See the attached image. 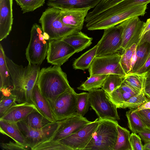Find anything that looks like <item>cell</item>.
Masks as SVG:
<instances>
[{
  "label": "cell",
  "mask_w": 150,
  "mask_h": 150,
  "mask_svg": "<svg viewBox=\"0 0 150 150\" xmlns=\"http://www.w3.org/2000/svg\"><path fill=\"white\" fill-rule=\"evenodd\" d=\"M99 122L97 118L84 127L58 141L62 144L64 150H84L92 137Z\"/></svg>",
  "instance_id": "obj_10"
},
{
  "label": "cell",
  "mask_w": 150,
  "mask_h": 150,
  "mask_svg": "<svg viewBox=\"0 0 150 150\" xmlns=\"http://www.w3.org/2000/svg\"><path fill=\"white\" fill-rule=\"evenodd\" d=\"M110 96L117 108H119L124 102L122 92L119 88L115 90Z\"/></svg>",
  "instance_id": "obj_41"
},
{
  "label": "cell",
  "mask_w": 150,
  "mask_h": 150,
  "mask_svg": "<svg viewBox=\"0 0 150 150\" xmlns=\"http://www.w3.org/2000/svg\"><path fill=\"white\" fill-rule=\"evenodd\" d=\"M117 129L118 135L113 150H132L129 140L130 132L118 124Z\"/></svg>",
  "instance_id": "obj_29"
},
{
  "label": "cell",
  "mask_w": 150,
  "mask_h": 150,
  "mask_svg": "<svg viewBox=\"0 0 150 150\" xmlns=\"http://www.w3.org/2000/svg\"><path fill=\"white\" fill-rule=\"evenodd\" d=\"M146 128L150 130V109L136 111Z\"/></svg>",
  "instance_id": "obj_43"
},
{
  "label": "cell",
  "mask_w": 150,
  "mask_h": 150,
  "mask_svg": "<svg viewBox=\"0 0 150 150\" xmlns=\"http://www.w3.org/2000/svg\"><path fill=\"white\" fill-rule=\"evenodd\" d=\"M146 96L150 99V91L144 92Z\"/></svg>",
  "instance_id": "obj_53"
},
{
  "label": "cell",
  "mask_w": 150,
  "mask_h": 150,
  "mask_svg": "<svg viewBox=\"0 0 150 150\" xmlns=\"http://www.w3.org/2000/svg\"><path fill=\"white\" fill-rule=\"evenodd\" d=\"M60 67L43 68L40 71L37 82L41 93L47 100L52 109L59 96L72 88Z\"/></svg>",
  "instance_id": "obj_2"
},
{
  "label": "cell",
  "mask_w": 150,
  "mask_h": 150,
  "mask_svg": "<svg viewBox=\"0 0 150 150\" xmlns=\"http://www.w3.org/2000/svg\"><path fill=\"white\" fill-rule=\"evenodd\" d=\"M149 30H150V18L147 19L146 22L145 23L141 37L146 32Z\"/></svg>",
  "instance_id": "obj_50"
},
{
  "label": "cell",
  "mask_w": 150,
  "mask_h": 150,
  "mask_svg": "<svg viewBox=\"0 0 150 150\" xmlns=\"http://www.w3.org/2000/svg\"><path fill=\"white\" fill-rule=\"evenodd\" d=\"M0 131L2 134L11 137L15 142L28 147L17 123L0 119Z\"/></svg>",
  "instance_id": "obj_21"
},
{
  "label": "cell",
  "mask_w": 150,
  "mask_h": 150,
  "mask_svg": "<svg viewBox=\"0 0 150 150\" xmlns=\"http://www.w3.org/2000/svg\"><path fill=\"white\" fill-rule=\"evenodd\" d=\"M137 45L136 44H134L129 47L122 51L120 63L126 74L131 72L134 64Z\"/></svg>",
  "instance_id": "obj_27"
},
{
  "label": "cell",
  "mask_w": 150,
  "mask_h": 150,
  "mask_svg": "<svg viewBox=\"0 0 150 150\" xmlns=\"http://www.w3.org/2000/svg\"><path fill=\"white\" fill-rule=\"evenodd\" d=\"M77 109L76 113L83 117L88 112L90 104L88 93L82 92L76 94Z\"/></svg>",
  "instance_id": "obj_35"
},
{
  "label": "cell",
  "mask_w": 150,
  "mask_h": 150,
  "mask_svg": "<svg viewBox=\"0 0 150 150\" xmlns=\"http://www.w3.org/2000/svg\"><path fill=\"white\" fill-rule=\"evenodd\" d=\"M128 127L132 132L137 134L139 132L148 129L136 112L130 109L126 112Z\"/></svg>",
  "instance_id": "obj_31"
},
{
  "label": "cell",
  "mask_w": 150,
  "mask_h": 150,
  "mask_svg": "<svg viewBox=\"0 0 150 150\" xmlns=\"http://www.w3.org/2000/svg\"><path fill=\"white\" fill-rule=\"evenodd\" d=\"M107 75V74H103L90 76L77 88L89 91L102 88Z\"/></svg>",
  "instance_id": "obj_32"
},
{
  "label": "cell",
  "mask_w": 150,
  "mask_h": 150,
  "mask_svg": "<svg viewBox=\"0 0 150 150\" xmlns=\"http://www.w3.org/2000/svg\"><path fill=\"white\" fill-rule=\"evenodd\" d=\"M74 48L77 53L82 51L92 43V38L81 31L74 33L62 39Z\"/></svg>",
  "instance_id": "obj_22"
},
{
  "label": "cell",
  "mask_w": 150,
  "mask_h": 150,
  "mask_svg": "<svg viewBox=\"0 0 150 150\" xmlns=\"http://www.w3.org/2000/svg\"><path fill=\"white\" fill-rule=\"evenodd\" d=\"M148 100L149 99L142 90L132 96L128 100L124 102L119 108H128L130 110L135 109L139 107Z\"/></svg>",
  "instance_id": "obj_33"
},
{
  "label": "cell",
  "mask_w": 150,
  "mask_h": 150,
  "mask_svg": "<svg viewBox=\"0 0 150 150\" xmlns=\"http://www.w3.org/2000/svg\"><path fill=\"white\" fill-rule=\"evenodd\" d=\"M61 121L51 122L39 129L30 128L21 121L17 124L25 138L27 146L31 149L37 145L50 139L59 127Z\"/></svg>",
  "instance_id": "obj_9"
},
{
  "label": "cell",
  "mask_w": 150,
  "mask_h": 150,
  "mask_svg": "<svg viewBox=\"0 0 150 150\" xmlns=\"http://www.w3.org/2000/svg\"><path fill=\"white\" fill-rule=\"evenodd\" d=\"M144 42L150 44V30L146 32L141 37L139 43Z\"/></svg>",
  "instance_id": "obj_48"
},
{
  "label": "cell",
  "mask_w": 150,
  "mask_h": 150,
  "mask_svg": "<svg viewBox=\"0 0 150 150\" xmlns=\"http://www.w3.org/2000/svg\"><path fill=\"white\" fill-rule=\"evenodd\" d=\"M16 2V3L19 6L20 5V0H14Z\"/></svg>",
  "instance_id": "obj_54"
},
{
  "label": "cell",
  "mask_w": 150,
  "mask_h": 150,
  "mask_svg": "<svg viewBox=\"0 0 150 150\" xmlns=\"http://www.w3.org/2000/svg\"><path fill=\"white\" fill-rule=\"evenodd\" d=\"M125 76L116 74H108L102 88L110 96L115 90L121 86L125 80Z\"/></svg>",
  "instance_id": "obj_30"
},
{
  "label": "cell",
  "mask_w": 150,
  "mask_h": 150,
  "mask_svg": "<svg viewBox=\"0 0 150 150\" xmlns=\"http://www.w3.org/2000/svg\"><path fill=\"white\" fill-rule=\"evenodd\" d=\"M101 0H48L47 4L50 7L63 10L71 8L90 7L94 8Z\"/></svg>",
  "instance_id": "obj_20"
},
{
  "label": "cell",
  "mask_w": 150,
  "mask_h": 150,
  "mask_svg": "<svg viewBox=\"0 0 150 150\" xmlns=\"http://www.w3.org/2000/svg\"><path fill=\"white\" fill-rule=\"evenodd\" d=\"M50 38L36 23L30 31V38L26 49V57L29 64L40 65L47 57Z\"/></svg>",
  "instance_id": "obj_6"
},
{
  "label": "cell",
  "mask_w": 150,
  "mask_h": 150,
  "mask_svg": "<svg viewBox=\"0 0 150 150\" xmlns=\"http://www.w3.org/2000/svg\"><path fill=\"white\" fill-rule=\"evenodd\" d=\"M1 146L3 149L7 150H27L30 149L15 142L14 143L11 141L7 143H1Z\"/></svg>",
  "instance_id": "obj_42"
},
{
  "label": "cell",
  "mask_w": 150,
  "mask_h": 150,
  "mask_svg": "<svg viewBox=\"0 0 150 150\" xmlns=\"http://www.w3.org/2000/svg\"><path fill=\"white\" fill-rule=\"evenodd\" d=\"M124 0H101L93 9L88 13L93 14L106 9Z\"/></svg>",
  "instance_id": "obj_39"
},
{
  "label": "cell",
  "mask_w": 150,
  "mask_h": 150,
  "mask_svg": "<svg viewBox=\"0 0 150 150\" xmlns=\"http://www.w3.org/2000/svg\"><path fill=\"white\" fill-rule=\"evenodd\" d=\"M150 71V54L144 64L135 73L139 74H141Z\"/></svg>",
  "instance_id": "obj_45"
},
{
  "label": "cell",
  "mask_w": 150,
  "mask_h": 150,
  "mask_svg": "<svg viewBox=\"0 0 150 150\" xmlns=\"http://www.w3.org/2000/svg\"><path fill=\"white\" fill-rule=\"evenodd\" d=\"M150 3V0H124L114 5L119 12L124 11L136 6Z\"/></svg>",
  "instance_id": "obj_37"
},
{
  "label": "cell",
  "mask_w": 150,
  "mask_h": 150,
  "mask_svg": "<svg viewBox=\"0 0 150 150\" xmlns=\"http://www.w3.org/2000/svg\"><path fill=\"white\" fill-rule=\"evenodd\" d=\"M150 54V44L144 42L137 45L136 60L130 73H134L144 64Z\"/></svg>",
  "instance_id": "obj_24"
},
{
  "label": "cell",
  "mask_w": 150,
  "mask_h": 150,
  "mask_svg": "<svg viewBox=\"0 0 150 150\" xmlns=\"http://www.w3.org/2000/svg\"><path fill=\"white\" fill-rule=\"evenodd\" d=\"M118 124L116 120L99 119L98 126L84 150H113L118 135Z\"/></svg>",
  "instance_id": "obj_3"
},
{
  "label": "cell",
  "mask_w": 150,
  "mask_h": 150,
  "mask_svg": "<svg viewBox=\"0 0 150 150\" xmlns=\"http://www.w3.org/2000/svg\"><path fill=\"white\" fill-rule=\"evenodd\" d=\"M32 100L35 108L41 114L52 122L56 121L51 107L47 99L41 93L37 82L33 89Z\"/></svg>",
  "instance_id": "obj_19"
},
{
  "label": "cell",
  "mask_w": 150,
  "mask_h": 150,
  "mask_svg": "<svg viewBox=\"0 0 150 150\" xmlns=\"http://www.w3.org/2000/svg\"><path fill=\"white\" fill-rule=\"evenodd\" d=\"M0 117L16 103L15 96L11 93L9 88L0 89Z\"/></svg>",
  "instance_id": "obj_28"
},
{
  "label": "cell",
  "mask_w": 150,
  "mask_h": 150,
  "mask_svg": "<svg viewBox=\"0 0 150 150\" xmlns=\"http://www.w3.org/2000/svg\"><path fill=\"white\" fill-rule=\"evenodd\" d=\"M97 47L96 45L76 59L73 64L74 69L82 70L88 69L93 59L96 56Z\"/></svg>",
  "instance_id": "obj_25"
},
{
  "label": "cell",
  "mask_w": 150,
  "mask_h": 150,
  "mask_svg": "<svg viewBox=\"0 0 150 150\" xmlns=\"http://www.w3.org/2000/svg\"><path fill=\"white\" fill-rule=\"evenodd\" d=\"M31 150H64V148L63 145L58 141L50 140L37 145Z\"/></svg>",
  "instance_id": "obj_38"
},
{
  "label": "cell",
  "mask_w": 150,
  "mask_h": 150,
  "mask_svg": "<svg viewBox=\"0 0 150 150\" xmlns=\"http://www.w3.org/2000/svg\"><path fill=\"white\" fill-rule=\"evenodd\" d=\"M46 0H21L20 6L23 13L33 11L42 6Z\"/></svg>",
  "instance_id": "obj_36"
},
{
  "label": "cell",
  "mask_w": 150,
  "mask_h": 150,
  "mask_svg": "<svg viewBox=\"0 0 150 150\" xmlns=\"http://www.w3.org/2000/svg\"><path fill=\"white\" fill-rule=\"evenodd\" d=\"M138 134L144 143L150 141V130L149 129L139 132Z\"/></svg>",
  "instance_id": "obj_47"
},
{
  "label": "cell",
  "mask_w": 150,
  "mask_h": 150,
  "mask_svg": "<svg viewBox=\"0 0 150 150\" xmlns=\"http://www.w3.org/2000/svg\"><path fill=\"white\" fill-rule=\"evenodd\" d=\"M150 109V100L146 102L139 107L132 109L133 112H135L144 109Z\"/></svg>",
  "instance_id": "obj_49"
},
{
  "label": "cell",
  "mask_w": 150,
  "mask_h": 150,
  "mask_svg": "<svg viewBox=\"0 0 150 150\" xmlns=\"http://www.w3.org/2000/svg\"><path fill=\"white\" fill-rule=\"evenodd\" d=\"M121 32L117 26L104 29L103 35L97 44V56L115 53L122 50Z\"/></svg>",
  "instance_id": "obj_13"
},
{
  "label": "cell",
  "mask_w": 150,
  "mask_h": 150,
  "mask_svg": "<svg viewBox=\"0 0 150 150\" xmlns=\"http://www.w3.org/2000/svg\"><path fill=\"white\" fill-rule=\"evenodd\" d=\"M150 150V141L144 143L143 145V150Z\"/></svg>",
  "instance_id": "obj_52"
},
{
  "label": "cell",
  "mask_w": 150,
  "mask_h": 150,
  "mask_svg": "<svg viewBox=\"0 0 150 150\" xmlns=\"http://www.w3.org/2000/svg\"><path fill=\"white\" fill-rule=\"evenodd\" d=\"M119 88L124 92L131 93L134 95L140 92L135 90L125 80Z\"/></svg>",
  "instance_id": "obj_44"
},
{
  "label": "cell",
  "mask_w": 150,
  "mask_h": 150,
  "mask_svg": "<svg viewBox=\"0 0 150 150\" xmlns=\"http://www.w3.org/2000/svg\"><path fill=\"white\" fill-rule=\"evenodd\" d=\"M76 51L62 39L50 40L46 59L48 63L61 66Z\"/></svg>",
  "instance_id": "obj_14"
},
{
  "label": "cell",
  "mask_w": 150,
  "mask_h": 150,
  "mask_svg": "<svg viewBox=\"0 0 150 150\" xmlns=\"http://www.w3.org/2000/svg\"><path fill=\"white\" fill-rule=\"evenodd\" d=\"M147 4L136 6L117 14L86 18V26L88 30H104L115 26L128 19L144 16L146 13Z\"/></svg>",
  "instance_id": "obj_4"
},
{
  "label": "cell",
  "mask_w": 150,
  "mask_h": 150,
  "mask_svg": "<svg viewBox=\"0 0 150 150\" xmlns=\"http://www.w3.org/2000/svg\"><path fill=\"white\" fill-rule=\"evenodd\" d=\"M35 109L33 104L16 103L0 117V119L17 123L23 120Z\"/></svg>",
  "instance_id": "obj_18"
},
{
  "label": "cell",
  "mask_w": 150,
  "mask_h": 150,
  "mask_svg": "<svg viewBox=\"0 0 150 150\" xmlns=\"http://www.w3.org/2000/svg\"><path fill=\"white\" fill-rule=\"evenodd\" d=\"M132 150H143V145L140 136L132 132L129 139Z\"/></svg>",
  "instance_id": "obj_40"
},
{
  "label": "cell",
  "mask_w": 150,
  "mask_h": 150,
  "mask_svg": "<svg viewBox=\"0 0 150 150\" xmlns=\"http://www.w3.org/2000/svg\"><path fill=\"white\" fill-rule=\"evenodd\" d=\"M146 73L141 74L135 72L128 73L125 76V80L135 90L140 92L143 89Z\"/></svg>",
  "instance_id": "obj_34"
},
{
  "label": "cell",
  "mask_w": 150,
  "mask_h": 150,
  "mask_svg": "<svg viewBox=\"0 0 150 150\" xmlns=\"http://www.w3.org/2000/svg\"><path fill=\"white\" fill-rule=\"evenodd\" d=\"M6 59L11 77L12 88L11 92L15 96L16 102L18 103L33 104L32 93L38 80L40 65L28 64L23 67L15 63L6 56Z\"/></svg>",
  "instance_id": "obj_1"
},
{
  "label": "cell",
  "mask_w": 150,
  "mask_h": 150,
  "mask_svg": "<svg viewBox=\"0 0 150 150\" xmlns=\"http://www.w3.org/2000/svg\"><path fill=\"white\" fill-rule=\"evenodd\" d=\"M90 106L99 119L119 120L117 108L110 95L102 88L88 91Z\"/></svg>",
  "instance_id": "obj_7"
},
{
  "label": "cell",
  "mask_w": 150,
  "mask_h": 150,
  "mask_svg": "<svg viewBox=\"0 0 150 150\" xmlns=\"http://www.w3.org/2000/svg\"><path fill=\"white\" fill-rule=\"evenodd\" d=\"M6 55L2 46L0 44V89L9 88L12 85L11 77L7 66Z\"/></svg>",
  "instance_id": "obj_26"
},
{
  "label": "cell",
  "mask_w": 150,
  "mask_h": 150,
  "mask_svg": "<svg viewBox=\"0 0 150 150\" xmlns=\"http://www.w3.org/2000/svg\"><path fill=\"white\" fill-rule=\"evenodd\" d=\"M76 94L72 88L63 93L57 98L52 109L55 121L62 120L77 114Z\"/></svg>",
  "instance_id": "obj_11"
},
{
  "label": "cell",
  "mask_w": 150,
  "mask_h": 150,
  "mask_svg": "<svg viewBox=\"0 0 150 150\" xmlns=\"http://www.w3.org/2000/svg\"><path fill=\"white\" fill-rule=\"evenodd\" d=\"M60 9L49 7L43 12L39 20L43 32L49 36L50 40L62 39L78 29L64 24L60 17Z\"/></svg>",
  "instance_id": "obj_5"
},
{
  "label": "cell",
  "mask_w": 150,
  "mask_h": 150,
  "mask_svg": "<svg viewBox=\"0 0 150 150\" xmlns=\"http://www.w3.org/2000/svg\"><path fill=\"white\" fill-rule=\"evenodd\" d=\"M90 122L77 114L71 116L61 121L57 130L50 140L58 141L77 132Z\"/></svg>",
  "instance_id": "obj_15"
},
{
  "label": "cell",
  "mask_w": 150,
  "mask_h": 150,
  "mask_svg": "<svg viewBox=\"0 0 150 150\" xmlns=\"http://www.w3.org/2000/svg\"><path fill=\"white\" fill-rule=\"evenodd\" d=\"M143 91L144 92L150 91V71L145 75Z\"/></svg>",
  "instance_id": "obj_46"
},
{
  "label": "cell",
  "mask_w": 150,
  "mask_h": 150,
  "mask_svg": "<svg viewBox=\"0 0 150 150\" xmlns=\"http://www.w3.org/2000/svg\"><path fill=\"white\" fill-rule=\"evenodd\" d=\"M21 121L29 127L34 129H41L52 122L36 108Z\"/></svg>",
  "instance_id": "obj_23"
},
{
  "label": "cell",
  "mask_w": 150,
  "mask_h": 150,
  "mask_svg": "<svg viewBox=\"0 0 150 150\" xmlns=\"http://www.w3.org/2000/svg\"><path fill=\"white\" fill-rule=\"evenodd\" d=\"M13 0H0V41L9 35L12 28L13 18Z\"/></svg>",
  "instance_id": "obj_17"
},
{
  "label": "cell",
  "mask_w": 150,
  "mask_h": 150,
  "mask_svg": "<svg viewBox=\"0 0 150 150\" xmlns=\"http://www.w3.org/2000/svg\"><path fill=\"white\" fill-rule=\"evenodd\" d=\"M91 8L86 7L60 9V19L65 25L81 31L88 11Z\"/></svg>",
  "instance_id": "obj_16"
},
{
  "label": "cell",
  "mask_w": 150,
  "mask_h": 150,
  "mask_svg": "<svg viewBox=\"0 0 150 150\" xmlns=\"http://www.w3.org/2000/svg\"><path fill=\"white\" fill-rule=\"evenodd\" d=\"M122 54L120 52L96 56L88 69L90 76L116 74L126 75L120 63Z\"/></svg>",
  "instance_id": "obj_8"
},
{
  "label": "cell",
  "mask_w": 150,
  "mask_h": 150,
  "mask_svg": "<svg viewBox=\"0 0 150 150\" xmlns=\"http://www.w3.org/2000/svg\"><path fill=\"white\" fill-rule=\"evenodd\" d=\"M120 89L122 92L124 102L128 100L132 96L134 95L131 93L126 92L121 90Z\"/></svg>",
  "instance_id": "obj_51"
},
{
  "label": "cell",
  "mask_w": 150,
  "mask_h": 150,
  "mask_svg": "<svg viewBox=\"0 0 150 150\" xmlns=\"http://www.w3.org/2000/svg\"><path fill=\"white\" fill-rule=\"evenodd\" d=\"M145 22L138 16L127 19L116 25L121 32L122 51L134 44L137 45L140 40Z\"/></svg>",
  "instance_id": "obj_12"
}]
</instances>
